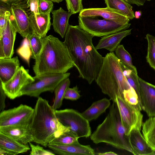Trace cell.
Wrapping results in <instances>:
<instances>
[{
    "label": "cell",
    "instance_id": "ffe728a7",
    "mask_svg": "<svg viewBox=\"0 0 155 155\" xmlns=\"http://www.w3.org/2000/svg\"><path fill=\"white\" fill-rule=\"evenodd\" d=\"M131 30H126L103 37L95 47L96 48L105 49L110 52H114L122 39L131 34Z\"/></svg>",
    "mask_w": 155,
    "mask_h": 155
},
{
    "label": "cell",
    "instance_id": "44dd1931",
    "mask_svg": "<svg viewBox=\"0 0 155 155\" xmlns=\"http://www.w3.org/2000/svg\"><path fill=\"white\" fill-rule=\"evenodd\" d=\"M51 12L53 18L52 25L53 29L55 32L63 38L64 37L69 25V18L72 15L69 12L65 11L61 7L53 10Z\"/></svg>",
    "mask_w": 155,
    "mask_h": 155
},
{
    "label": "cell",
    "instance_id": "4fadbf2b",
    "mask_svg": "<svg viewBox=\"0 0 155 155\" xmlns=\"http://www.w3.org/2000/svg\"><path fill=\"white\" fill-rule=\"evenodd\" d=\"M138 98L142 110L150 117H155V85L139 77Z\"/></svg>",
    "mask_w": 155,
    "mask_h": 155
},
{
    "label": "cell",
    "instance_id": "83f0119b",
    "mask_svg": "<svg viewBox=\"0 0 155 155\" xmlns=\"http://www.w3.org/2000/svg\"><path fill=\"white\" fill-rule=\"evenodd\" d=\"M70 83V80L68 78L61 81L56 88L54 91L55 97L52 105L54 110H57L61 106L65 91L69 87Z\"/></svg>",
    "mask_w": 155,
    "mask_h": 155
},
{
    "label": "cell",
    "instance_id": "5b68a950",
    "mask_svg": "<svg viewBox=\"0 0 155 155\" xmlns=\"http://www.w3.org/2000/svg\"><path fill=\"white\" fill-rule=\"evenodd\" d=\"M90 138L95 144L104 143L133 153L129 137L125 134L116 102H113L105 118L91 134Z\"/></svg>",
    "mask_w": 155,
    "mask_h": 155
},
{
    "label": "cell",
    "instance_id": "7402d4cb",
    "mask_svg": "<svg viewBox=\"0 0 155 155\" xmlns=\"http://www.w3.org/2000/svg\"><path fill=\"white\" fill-rule=\"evenodd\" d=\"M21 66L17 56L0 58V81L5 82L10 79Z\"/></svg>",
    "mask_w": 155,
    "mask_h": 155
},
{
    "label": "cell",
    "instance_id": "e575fe53",
    "mask_svg": "<svg viewBox=\"0 0 155 155\" xmlns=\"http://www.w3.org/2000/svg\"><path fill=\"white\" fill-rule=\"evenodd\" d=\"M68 11L72 15L80 12L83 9L82 0H65Z\"/></svg>",
    "mask_w": 155,
    "mask_h": 155
},
{
    "label": "cell",
    "instance_id": "8fae6325",
    "mask_svg": "<svg viewBox=\"0 0 155 155\" xmlns=\"http://www.w3.org/2000/svg\"><path fill=\"white\" fill-rule=\"evenodd\" d=\"M34 80L33 77L29 74V70L21 66L9 80L4 83L0 81V85L6 96L13 100L20 97L22 89Z\"/></svg>",
    "mask_w": 155,
    "mask_h": 155
},
{
    "label": "cell",
    "instance_id": "74e56055",
    "mask_svg": "<svg viewBox=\"0 0 155 155\" xmlns=\"http://www.w3.org/2000/svg\"><path fill=\"white\" fill-rule=\"evenodd\" d=\"M53 2L48 0H39V13H50L53 8Z\"/></svg>",
    "mask_w": 155,
    "mask_h": 155
},
{
    "label": "cell",
    "instance_id": "f1b7e54d",
    "mask_svg": "<svg viewBox=\"0 0 155 155\" xmlns=\"http://www.w3.org/2000/svg\"><path fill=\"white\" fill-rule=\"evenodd\" d=\"M145 38L148 43L147 61L150 66L155 70V37L147 34Z\"/></svg>",
    "mask_w": 155,
    "mask_h": 155
},
{
    "label": "cell",
    "instance_id": "1f68e13d",
    "mask_svg": "<svg viewBox=\"0 0 155 155\" xmlns=\"http://www.w3.org/2000/svg\"><path fill=\"white\" fill-rule=\"evenodd\" d=\"M123 94L124 98L126 101L140 111L142 110L138 95L132 87L125 90Z\"/></svg>",
    "mask_w": 155,
    "mask_h": 155
},
{
    "label": "cell",
    "instance_id": "d590c367",
    "mask_svg": "<svg viewBox=\"0 0 155 155\" xmlns=\"http://www.w3.org/2000/svg\"><path fill=\"white\" fill-rule=\"evenodd\" d=\"M0 36L2 35L6 24L7 18L9 12V6L0 4Z\"/></svg>",
    "mask_w": 155,
    "mask_h": 155
},
{
    "label": "cell",
    "instance_id": "d6a6232c",
    "mask_svg": "<svg viewBox=\"0 0 155 155\" xmlns=\"http://www.w3.org/2000/svg\"><path fill=\"white\" fill-rule=\"evenodd\" d=\"M78 138L70 131L66 132L53 140L50 143L61 144H70L78 141Z\"/></svg>",
    "mask_w": 155,
    "mask_h": 155
},
{
    "label": "cell",
    "instance_id": "7bdbcfd3",
    "mask_svg": "<svg viewBox=\"0 0 155 155\" xmlns=\"http://www.w3.org/2000/svg\"><path fill=\"white\" fill-rule=\"evenodd\" d=\"M146 0H127V2L130 4H135L138 6L143 5Z\"/></svg>",
    "mask_w": 155,
    "mask_h": 155
},
{
    "label": "cell",
    "instance_id": "bcb514c9",
    "mask_svg": "<svg viewBox=\"0 0 155 155\" xmlns=\"http://www.w3.org/2000/svg\"><path fill=\"white\" fill-rule=\"evenodd\" d=\"M51 1L53 2H56L57 3H59L62 2L64 0H48Z\"/></svg>",
    "mask_w": 155,
    "mask_h": 155
},
{
    "label": "cell",
    "instance_id": "ee69618b",
    "mask_svg": "<svg viewBox=\"0 0 155 155\" xmlns=\"http://www.w3.org/2000/svg\"><path fill=\"white\" fill-rule=\"evenodd\" d=\"M99 155H117V154L112 151H109L104 153H99L97 154Z\"/></svg>",
    "mask_w": 155,
    "mask_h": 155
},
{
    "label": "cell",
    "instance_id": "cb8c5ba5",
    "mask_svg": "<svg viewBox=\"0 0 155 155\" xmlns=\"http://www.w3.org/2000/svg\"><path fill=\"white\" fill-rule=\"evenodd\" d=\"M110 100L104 98L93 102L91 105L81 113L88 121L97 118L110 106Z\"/></svg>",
    "mask_w": 155,
    "mask_h": 155
},
{
    "label": "cell",
    "instance_id": "c3c4849f",
    "mask_svg": "<svg viewBox=\"0 0 155 155\" xmlns=\"http://www.w3.org/2000/svg\"><path fill=\"white\" fill-rule=\"evenodd\" d=\"M147 0V1H150L151 0Z\"/></svg>",
    "mask_w": 155,
    "mask_h": 155
},
{
    "label": "cell",
    "instance_id": "7c38bea8",
    "mask_svg": "<svg viewBox=\"0 0 155 155\" xmlns=\"http://www.w3.org/2000/svg\"><path fill=\"white\" fill-rule=\"evenodd\" d=\"M9 10L17 32L23 38H27L33 33L29 19L31 12L27 3L12 5L9 6Z\"/></svg>",
    "mask_w": 155,
    "mask_h": 155
},
{
    "label": "cell",
    "instance_id": "60d3db41",
    "mask_svg": "<svg viewBox=\"0 0 155 155\" xmlns=\"http://www.w3.org/2000/svg\"><path fill=\"white\" fill-rule=\"evenodd\" d=\"M6 96V94L0 85V112L4 110L5 108Z\"/></svg>",
    "mask_w": 155,
    "mask_h": 155
},
{
    "label": "cell",
    "instance_id": "ba28073f",
    "mask_svg": "<svg viewBox=\"0 0 155 155\" xmlns=\"http://www.w3.org/2000/svg\"><path fill=\"white\" fill-rule=\"evenodd\" d=\"M56 117L64 126L68 127L70 131L78 138L88 137L91 134L89 121L81 113L72 109L55 110Z\"/></svg>",
    "mask_w": 155,
    "mask_h": 155
},
{
    "label": "cell",
    "instance_id": "2e32d148",
    "mask_svg": "<svg viewBox=\"0 0 155 155\" xmlns=\"http://www.w3.org/2000/svg\"><path fill=\"white\" fill-rule=\"evenodd\" d=\"M47 146L55 154L62 155H94V149L90 145H84L78 141L70 144L49 143Z\"/></svg>",
    "mask_w": 155,
    "mask_h": 155
},
{
    "label": "cell",
    "instance_id": "836d02e7",
    "mask_svg": "<svg viewBox=\"0 0 155 155\" xmlns=\"http://www.w3.org/2000/svg\"><path fill=\"white\" fill-rule=\"evenodd\" d=\"M17 53L27 62L28 64L29 65V60L31 56V52L29 40L27 38H24L21 47L17 50Z\"/></svg>",
    "mask_w": 155,
    "mask_h": 155
},
{
    "label": "cell",
    "instance_id": "30bf717a",
    "mask_svg": "<svg viewBox=\"0 0 155 155\" xmlns=\"http://www.w3.org/2000/svg\"><path fill=\"white\" fill-rule=\"evenodd\" d=\"M34 109L26 105L18 106L0 112V127L30 124Z\"/></svg>",
    "mask_w": 155,
    "mask_h": 155
},
{
    "label": "cell",
    "instance_id": "d6986e66",
    "mask_svg": "<svg viewBox=\"0 0 155 155\" xmlns=\"http://www.w3.org/2000/svg\"><path fill=\"white\" fill-rule=\"evenodd\" d=\"M138 129L134 128L130 132L129 137L134 155H153L154 151L149 146Z\"/></svg>",
    "mask_w": 155,
    "mask_h": 155
},
{
    "label": "cell",
    "instance_id": "f546056e",
    "mask_svg": "<svg viewBox=\"0 0 155 155\" xmlns=\"http://www.w3.org/2000/svg\"><path fill=\"white\" fill-rule=\"evenodd\" d=\"M27 38L29 40L31 52V57L35 60L42 49L43 38H40L33 33Z\"/></svg>",
    "mask_w": 155,
    "mask_h": 155
},
{
    "label": "cell",
    "instance_id": "4316f807",
    "mask_svg": "<svg viewBox=\"0 0 155 155\" xmlns=\"http://www.w3.org/2000/svg\"><path fill=\"white\" fill-rule=\"evenodd\" d=\"M115 55L120 60L121 64L126 68L137 74V68L132 63V57L123 45H119L115 51Z\"/></svg>",
    "mask_w": 155,
    "mask_h": 155
},
{
    "label": "cell",
    "instance_id": "6da1fadb",
    "mask_svg": "<svg viewBox=\"0 0 155 155\" xmlns=\"http://www.w3.org/2000/svg\"><path fill=\"white\" fill-rule=\"evenodd\" d=\"M94 37L79 25H69L63 42L78 72L79 77L89 84L97 78L104 58L93 45Z\"/></svg>",
    "mask_w": 155,
    "mask_h": 155
},
{
    "label": "cell",
    "instance_id": "3957f363",
    "mask_svg": "<svg viewBox=\"0 0 155 155\" xmlns=\"http://www.w3.org/2000/svg\"><path fill=\"white\" fill-rule=\"evenodd\" d=\"M34 109L30 124L33 142L46 147L54 139L70 131L59 121L55 110L45 99L39 97Z\"/></svg>",
    "mask_w": 155,
    "mask_h": 155
},
{
    "label": "cell",
    "instance_id": "9c48e42d",
    "mask_svg": "<svg viewBox=\"0 0 155 155\" xmlns=\"http://www.w3.org/2000/svg\"><path fill=\"white\" fill-rule=\"evenodd\" d=\"M116 103L126 134L128 136L134 128L140 130L143 124V115L140 111L127 102L122 97H117Z\"/></svg>",
    "mask_w": 155,
    "mask_h": 155
},
{
    "label": "cell",
    "instance_id": "9a60e30c",
    "mask_svg": "<svg viewBox=\"0 0 155 155\" xmlns=\"http://www.w3.org/2000/svg\"><path fill=\"white\" fill-rule=\"evenodd\" d=\"M79 16L94 17L100 16L104 19L123 25L129 23L130 21L127 17L120 12L107 7L83 9L80 12Z\"/></svg>",
    "mask_w": 155,
    "mask_h": 155
},
{
    "label": "cell",
    "instance_id": "8992f818",
    "mask_svg": "<svg viewBox=\"0 0 155 155\" xmlns=\"http://www.w3.org/2000/svg\"><path fill=\"white\" fill-rule=\"evenodd\" d=\"M70 73H45L35 75L34 80L25 87L21 90L20 97L24 95L38 97L42 93L54 91L58 84L69 78Z\"/></svg>",
    "mask_w": 155,
    "mask_h": 155
},
{
    "label": "cell",
    "instance_id": "484cf974",
    "mask_svg": "<svg viewBox=\"0 0 155 155\" xmlns=\"http://www.w3.org/2000/svg\"><path fill=\"white\" fill-rule=\"evenodd\" d=\"M142 126L143 136L155 155V117H150Z\"/></svg>",
    "mask_w": 155,
    "mask_h": 155
},
{
    "label": "cell",
    "instance_id": "ac0fdd59",
    "mask_svg": "<svg viewBox=\"0 0 155 155\" xmlns=\"http://www.w3.org/2000/svg\"><path fill=\"white\" fill-rule=\"evenodd\" d=\"M29 19L33 33L41 38L46 36L51 25L50 13H30Z\"/></svg>",
    "mask_w": 155,
    "mask_h": 155
},
{
    "label": "cell",
    "instance_id": "603a6c76",
    "mask_svg": "<svg viewBox=\"0 0 155 155\" xmlns=\"http://www.w3.org/2000/svg\"><path fill=\"white\" fill-rule=\"evenodd\" d=\"M0 148L4 149L9 155H15L27 152L30 149L27 144L21 143L14 139L0 133Z\"/></svg>",
    "mask_w": 155,
    "mask_h": 155
},
{
    "label": "cell",
    "instance_id": "f6af8a7d",
    "mask_svg": "<svg viewBox=\"0 0 155 155\" xmlns=\"http://www.w3.org/2000/svg\"><path fill=\"white\" fill-rule=\"evenodd\" d=\"M141 14V11H135L134 13L135 18L136 19H139L140 17Z\"/></svg>",
    "mask_w": 155,
    "mask_h": 155
},
{
    "label": "cell",
    "instance_id": "ab89813d",
    "mask_svg": "<svg viewBox=\"0 0 155 155\" xmlns=\"http://www.w3.org/2000/svg\"><path fill=\"white\" fill-rule=\"evenodd\" d=\"M38 3L39 0H27V4L31 13H39Z\"/></svg>",
    "mask_w": 155,
    "mask_h": 155
},
{
    "label": "cell",
    "instance_id": "e0dca14e",
    "mask_svg": "<svg viewBox=\"0 0 155 155\" xmlns=\"http://www.w3.org/2000/svg\"><path fill=\"white\" fill-rule=\"evenodd\" d=\"M0 133L7 135L24 144L33 142L34 140L30 124L0 127Z\"/></svg>",
    "mask_w": 155,
    "mask_h": 155
},
{
    "label": "cell",
    "instance_id": "52a82bcc",
    "mask_svg": "<svg viewBox=\"0 0 155 155\" xmlns=\"http://www.w3.org/2000/svg\"><path fill=\"white\" fill-rule=\"evenodd\" d=\"M96 17L79 16V26L94 37H104L126 30L131 24H120L105 19H100Z\"/></svg>",
    "mask_w": 155,
    "mask_h": 155
},
{
    "label": "cell",
    "instance_id": "277c9868",
    "mask_svg": "<svg viewBox=\"0 0 155 155\" xmlns=\"http://www.w3.org/2000/svg\"><path fill=\"white\" fill-rule=\"evenodd\" d=\"M95 81L102 93L115 102L117 97L124 98V91L131 87L124 74L121 62L114 52H110L104 57Z\"/></svg>",
    "mask_w": 155,
    "mask_h": 155
},
{
    "label": "cell",
    "instance_id": "7dc6e473",
    "mask_svg": "<svg viewBox=\"0 0 155 155\" xmlns=\"http://www.w3.org/2000/svg\"><path fill=\"white\" fill-rule=\"evenodd\" d=\"M124 0L126 1L127 2V0Z\"/></svg>",
    "mask_w": 155,
    "mask_h": 155
},
{
    "label": "cell",
    "instance_id": "5bb4252c",
    "mask_svg": "<svg viewBox=\"0 0 155 155\" xmlns=\"http://www.w3.org/2000/svg\"><path fill=\"white\" fill-rule=\"evenodd\" d=\"M17 32L9 12L4 31L0 36V58L12 57L14 53V45Z\"/></svg>",
    "mask_w": 155,
    "mask_h": 155
},
{
    "label": "cell",
    "instance_id": "7a4b0ae2",
    "mask_svg": "<svg viewBox=\"0 0 155 155\" xmlns=\"http://www.w3.org/2000/svg\"><path fill=\"white\" fill-rule=\"evenodd\" d=\"M42 39V49L33 66L35 75L65 73L74 66L63 42L51 35L46 36Z\"/></svg>",
    "mask_w": 155,
    "mask_h": 155
},
{
    "label": "cell",
    "instance_id": "8d00e7d4",
    "mask_svg": "<svg viewBox=\"0 0 155 155\" xmlns=\"http://www.w3.org/2000/svg\"><path fill=\"white\" fill-rule=\"evenodd\" d=\"M31 148L30 155H53L55 154L51 151L46 150L38 145H35L30 142Z\"/></svg>",
    "mask_w": 155,
    "mask_h": 155
},
{
    "label": "cell",
    "instance_id": "f35d334b",
    "mask_svg": "<svg viewBox=\"0 0 155 155\" xmlns=\"http://www.w3.org/2000/svg\"><path fill=\"white\" fill-rule=\"evenodd\" d=\"M81 95L77 86L71 88L68 87L66 90L64 98L66 99L75 101L80 98Z\"/></svg>",
    "mask_w": 155,
    "mask_h": 155
},
{
    "label": "cell",
    "instance_id": "d4e9b609",
    "mask_svg": "<svg viewBox=\"0 0 155 155\" xmlns=\"http://www.w3.org/2000/svg\"><path fill=\"white\" fill-rule=\"evenodd\" d=\"M104 0L107 7L120 12L130 20H132L135 18L132 6L125 0Z\"/></svg>",
    "mask_w": 155,
    "mask_h": 155
},
{
    "label": "cell",
    "instance_id": "4dcf8cb0",
    "mask_svg": "<svg viewBox=\"0 0 155 155\" xmlns=\"http://www.w3.org/2000/svg\"><path fill=\"white\" fill-rule=\"evenodd\" d=\"M121 65L124 74L129 84L135 91L138 97L139 92V77L131 70L126 68L122 64Z\"/></svg>",
    "mask_w": 155,
    "mask_h": 155
},
{
    "label": "cell",
    "instance_id": "b9f144b4",
    "mask_svg": "<svg viewBox=\"0 0 155 155\" xmlns=\"http://www.w3.org/2000/svg\"><path fill=\"white\" fill-rule=\"evenodd\" d=\"M27 0H0V4L10 6L12 5L27 3Z\"/></svg>",
    "mask_w": 155,
    "mask_h": 155
}]
</instances>
